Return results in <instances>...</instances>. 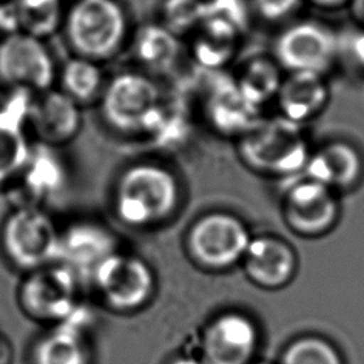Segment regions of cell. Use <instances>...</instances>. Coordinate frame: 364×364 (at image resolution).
Listing matches in <instances>:
<instances>
[{
  "mask_svg": "<svg viewBox=\"0 0 364 364\" xmlns=\"http://www.w3.org/2000/svg\"><path fill=\"white\" fill-rule=\"evenodd\" d=\"M183 189L176 172L155 159L127 165L117 176L111 203L115 218L132 229L169 222L181 209Z\"/></svg>",
  "mask_w": 364,
  "mask_h": 364,
  "instance_id": "1",
  "label": "cell"
},
{
  "mask_svg": "<svg viewBox=\"0 0 364 364\" xmlns=\"http://www.w3.org/2000/svg\"><path fill=\"white\" fill-rule=\"evenodd\" d=\"M61 30L74 55L98 63L118 55L132 33L121 0H74L65 7Z\"/></svg>",
  "mask_w": 364,
  "mask_h": 364,
  "instance_id": "2",
  "label": "cell"
},
{
  "mask_svg": "<svg viewBox=\"0 0 364 364\" xmlns=\"http://www.w3.org/2000/svg\"><path fill=\"white\" fill-rule=\"evenodd\" d=\"M237 151L243 164L252 171L286 181L303 173L311 152L303 125L280 115L270 119L260 118L237 138Z\"/></svg>",
  "mask_w": 364,
  "mask_h": 364,
  "instance_id": "3",
  "label": "cell"
},
{
  "mask_svg": "<svg viewBox=\"0 0 364 364\" xmlns=\"http://www.w3.org/2000/svg\"><path fill=\"white\" fill-rule=\"evenodd\" d=\"M104 124L121 135H146L165 100L155 78L139 68L121 70L105 81L98 98Z\"/></svg>",
  "mask_w": 364,
  "mask_h": 364,
  "instance_id": "4",
  "label": "cell"
},
{
  "mask_svg": "<svg viewBox=\"0 0 364 364\" xmlns=\"http://www.w3.org/2000/svg\"><path fill=\"white\" fill-rule=\"evenodd\" d=\"M60 226L41 206L18 203L4 218L0 247L6 260L27 273L57 262Z\"/></svg>",
  "mask_w": 364,
  "mask_h": 364,
  "instance_id": "5",
  "label": "cell"
},
{
  "mask_svg": "<svg viewBox=\"0 0 364 364\" xmlns=\"http://www.w3.org/2000/svg\"><path fill=\"white\" fill-rule=\"evenodd\" d=\"M250 240L252 233L242 218L226 210H210L189 225L183 247L195 266L225 272L240 264Z\"/></svg>",
  "mask_w": 364,
  "mask_h": 364,
  "instance_id": "6",
  "label": "cell"
},
{
  "mask_svg": "<svg viewBox=\"0 0 364 364\" xmlns=\"http://www.w3.org/2000/svg\"><path fill=\"white\" fill-rule=\"evenodd\" d=\"M88 284L107 309L132 314L152 301L158 279L154 267L142 256L118 249L94 270Z\"/></svg>",
  "mask_w": 364,
  "mask_h": 364,
  "instance_id": "7",
  "label": "cell"
},
{
  "mask_svg": "<svg viewBox=\"0 0 364 364\" xmlns=\"http://www.w3.org/2000/svg\"><path fill=\"white\" fill-rule=\"evenodd\" d=\"M272 57L284 73L327 75L340 61V33L316 18L291 21L276 34Z\"/></svg>",
  "mask_w": 364,
  "mask_h": 364,
  "instance_id": "8",
  "label": "cell"
},
{
  "mask_svg": "<svg viewBox=\"0 0 364 364\" xmlns=\"http://www.w3.org/2000/svg\"><path fill=\"white\" fill-rule=\"evenodd\" d=\"M82 283L60 262L24 273L17 286V304L30 320L55 326L80 306Z\"/></svg>",
  "mask_w": 364,
  "mask_h": 364,
  "instance_id": "9",
  "label": "cell"
},
{
  "mask_svg": "<svg viewBox=\"0 0 364 364\" xmlns=\"http://www.w3.org/2000/svg\"><path fill=\"white\" fill-rule=\"evenodd\" d=\"M54 55L46 40L16 31L0 37V85L11 92L36 95L57 80Z\"/></svg>",
  "mask_w": 364,
  "mask_h": 364,
  "instance_id": "10",
  "label": "cell"
},
{
  "mask_svg": "<svg viewBox=\"0 0 364 364\" xmlns=\"http://www.w3.org/2000/svg\"><path fill=\"white\" fill-rule=\"evenodd\" d=\"M282 216L300 237L324 236L340 219L337 192L304 175L287 179L282 193Z\"/></svg>",
  "mask_w": 364,
  "mask_h": 364,
  "instance_id": "11",
  "label": "cell"
},
{
  "mask_svg": "<svg viewBox=\"0 0 364 364\" xmlns=\"http://www.w3.org/2000/svg\"><path fill=\"white\" fill-rule=\"evenodd\" d=\"M262 333L256 320L242 310L215 314L203 327L199 357L203 364H252L260 351Z\"/></svg>",
  "mask_w": 364,
  "mask_h": 364,
  "instance_id": "12",
  "label": "cell"
},
{
  "mask_svg": "<svg viewBox=\"0 0 364 364\" xmlns=\"http://www.w3.org/2000/svg\"><path fill=\"white\" fill-rule=\"evenodd\" d=\"M121 249L115 232L102 220L80 218L60 229L57 262L68 267L82 283H90L94 270Z\"/></svg>",
  "mask_w": 364,
  "mask_h": 364,
  "instance_id": "13",
  "label": "cell"
},
{
  "mask_svg": "<svg viewBox=\"0 0 364 364\" xmlns=\"http://www.w3.org/2000/svg\"><path fill=\"white\" fill-rule=\"evenodd\" d=\"M28 131L37 142L58 148L77 138L82 127L81 105L60 88L31 95L27 109Z\"/></svg>",
  "mask_w": 364,
  "mask_h": 364,
  "instance_id": "14",
  "label": "cell"
},
{
  "mask_svg": "<svg viewBox=\"0 0 364 364\" xmlns=\"http://www.w3.org/2000/svg\"><path fill=\"white\" fill-rule=\"evenodd\" d=\"M240 264L246 277L259 289L280 290L296 277L299 257L286 239L263 233L252 236Z\"/></svg>",
  "mask_w": 364,
  "mask_h": 364,
  "instance_id": "15",
  "label": "cell"
},
{
  "mask_svg": "<svg viewBox=\"0 0 364 364\" xmlns=\"http://www.w3.org/2000/svg\"><path fill=\"white\" fill-rule=\"evenodd\" d=\"M31 95L14 91L0 105V188L16 183L31 152L27 109Z\"/></svg>",
  "mask_w": 364,
  "mask_h": 364,
  "instance_id": "16",
  "label": "cell"
},
{
  "mask_svg": "<svg viewBox=\"0 0 364 364\" xmlns=\"http://www.w3.org/2000/svg\"><path fill=\"white\" fill-rule=\"evenodd\" d=\"M88 318L80 306L67 320L51 326L31 348V364H91Z\"/></svg>",
  "mask_w": 364,
  "mask_h": 364,
  "instance_id": "17",
  "label": "cell"
},
{
  "mask_svg": "<svg viewBox=\"0 0 364 364\" xmlns=\"http://www.w3.org/2000/svg\"><path fill=\"white\" fill-rule=\"evenodd\" d=\"M203 111L216 132L236 138L262 118L260 108L240 92L235 78L229 75H218L208 87Z\"/></svg>",
  "mask_w": 364,
  "mask_h": 364,
  "instance_id": "18",
  "label": "cell"
},
{
  "mask_svg": "<svg viewBox=\"0 0 364 364\" xmlns=\"http://www.w3.org/2000/svg\"><path fill=\"white\" fill-rule=\"evenodd\" d=\"M301 175L334 192L350 191L364 176V158L360 149L348 141H327L310 152Z\"/></svg>",
  "mask_w": 364,
  "mask_h": 364,
  "instance_id": "19",
  "label": "cell"
},
{
  "mask_svg": "<svg viewBox=\"0 0 364 364\" xmlns=\"http://www.w3.org/2000/svg\"><path fill=\"white\" fill-rule=\"evenodd\" d=\"M128 46L136 68L155 77L171 73L182 58V38L158 20L132 28Z\"/></svg>",
  "mask_w": 364,
  "mask_h": 364,
  "instance_id": "20",
  "label": "cell"
},
{
  "mask_svg": "<svg viewBox=\"0 0 364 364\" xmlns=\"http://www.w3.org/2000/svg\"><path fill=\"white\" fill-rule=\"evenodd\" d=\"M328 98L330 85L327 75L316 73H284L274 102L280 117L303 125L326 108Z\"/></svg>",
  "mask_w": 364,
  "mask_h": 364,
  "instance_id": "21",
  "label": "cell"
},
{
  "mask_svg": "<svg viewBox=\"0 0 364 364\" xmlns=\"http://www.w3.org/2000/svg\"><path fill=\"white\" fill-rule=\"evenodd\" d=\"M67 182V165L57 152V148L33 142L27 164L16 182L28 198L21 203L41 205L63 192Z\"/></svg>",
  "mask_w": 364,
  "mask_h": 364,
  "instance_id": "22",
  "label": "cell"
},
{
  "mask_svg": "<svg viewBox=\"0 0 364 364\" xmlns=\"http://www.w3.org/2000/svg\"><path fill=\"white\" fill-rule=\"evenodd\" d=\"M284 77V71L272 54H257L246 58L236 73L235 82L240 92L257 108L274 101Z\"/></svg>",
  "mask_w": 364,
  "mask_h": 364,
  "instance_id": "23",
  "label": "cell"
},
{
  "mask_svg": "<svg viewBox=\"0 0 364 364\" xmlns=\"http://www.w3.org/2000/svg\"><path fill=\"white\" fill-rule=\"evenodd\" d=\"M57 80L60 90L80 105L98 101L107 81L101 63L80 55H73L58 68Z\"/></svg>",
  "mask_w": 364,
  "mask_h": 364,
  "instance_id": "24",
  "label": "cell"
},
{
  "mask_svg": "<svg viewBox=\"0 0 364 364\" xmlns=\"http://www.w3.org/2000/svg\"><path fill=\"white\" fill-rule=\"evenodd\" d=\"M240 38L200 24L192 34V57L205 71H222L237 53Z\"/></svg>",
  "mask_w": 364,
  "mask_h": 364,
  "instance_id": "25",
  "label": "cell"
},
{
  "mask_svg": "<svg viewBox=\"0 0 364 364\" xmlns=\"http://www.w3.org/2000/svg\"><path fill=\"white\" fill-rule=\"evenodd\" d=\"M18 30L46 40L63 27L65 4L63 0H14Z\"/></svg>",
  "mask_w": 364,
  "mask_h": 364,
  "instance_id": "26",
  "label": "cell"
},
{
  "mask_svg": "<svg viewBox=\"0 0 364 364\" xmlns=\"http://www.w3.org/2000/svg\"><path fill=\"white\" fill-rule=\"evenodd\" d=\"M276 364H346V360L331 340L306 333L293 337L282 348Z\"/></svg>",
  "mask_w": 364,
  "mask_h": 364,
  "instance_id": "27",
  "label": "cell"
},
{
  "mask_svg": "<svg viewBox=\"0 0 364 364\" xmlns=\"http://www.w3.org/2000/svg\"><path fill=\"white\" fill-rule=\"evenodd\" d=\"M253 18L249 0H205L202 24L223 30L237 38H243Z\"/></svg>",
  "mask_w": 364,
  "mask_h": 364,
  "instance_id": "28",
  "label": "cell"
},
{
  "mask_svg": "<svg viewBox=\"0 0 364 364\" xmlns=\"http://www.w3.org/2000/svg\"><path fill=\"white\" fill-rule=\"evenodd\" d=\"M203 16L205 0H162L158 21L183 38L200 27Z\"/></svg>",
  "mask_w": 364,
  "mask_h": 364,
  "instance_id": "29",
  "label": "cell"
},
{
  "mask_svg": "<svg viewBox=\"0 0 364 364\" xmlns=\"http://www.w3.org/2000/svg\"><path fill=\"white\" fill-rule=\"evenodd\" d=\"M253 17L267 24L289 21L304 4V0H249Z\"/></svg>",
  "mask_w": 364,
  "mask_h": 364,
  "instance_id": "30",
  "label": "cell"
},
{
  "mask_svg": "<svg viewBox=\"0 0 364 364\" xmlns=\"http://www.w3.org/2000/svg\"><path fill=\"white\" fill-rule=\"evenodd\" d=\"M341 58H347L353 67L364 74V27L354 24L351 30L340 33Z\"/></svg>",
  "mask_w": 364,
  "mask_h": 364,
  "instance_id": "31",
  "label": "cell"
},
{
  "mask_svg": "<svg viewBox=\"0 0 364 364\" xmlns=\"http://www.w3.org/2000/svg\"><path fill=\"white\" fill-rule=\"evenodd\" d=\"M351 0H304V3H309L320 10H337L343 9L350 4Z\"/></svg>",
  "mask_w": 364,
  "mask_h": 364,
  "instance_id": "32",
  "label": "cell"
},
{
  "mask_svg": "<svg viewBox=\"0 0 364 364\" xmlns=\"http://www.w3.org/2000/svg\"><path fill=\"white\" fill-rule=\"evenodd\" d=\"M348 7H350L351 17L354 20V24L364 27V0H351Z\"/></svg>",
  "mask_w": 364,
  "mask_h": 364,
  "instance_id": "33",
  "label": "cell"
},
{
  "mask_svg": "<svg viewBox=\"0 0 364 364\" xmlns=\"http://www.w3.org/2000/svg\"><path fill=\"white\" fill-rule=\"evenodd\" d=\"M13 358V348L9 338L0 333V364H10Z\"/></svg>",
  "mask_w": 364,
  "mask_h": 364,
  "instance_id": "34",
  "label": "cell"
},
{
  "mask_svg": "<svg viewBox=\"0 0 364 364\" xmlns=\"http://www.w3.org/2000/svg\"><path fill=\"white\" fill-rule=\"evenodd\" d=\"M168 364H203V361L200 360L199 355L179 354V355H175L173 358H171L168 361Z\"/></svg>",
  "mask_w": 364,
  "mask_h": 364,
  "instance_id": "35",
  "label": "cell"
},
{
  "mask_svg": "<svg viewBox=\"0 0 364 364\" xmlns=\"http://www.w3.org/2000/svg\"><path fill=\"white\" fill-rule=\"evenodd\" d=\"M252 364H276V363H269V361H266V360H256V361H253Z\"/></svg>",
  "mask_w": 364,
  "mask_h": 364,
  "instance_id": "36",
  "label": "cell"
}]
</instances>
